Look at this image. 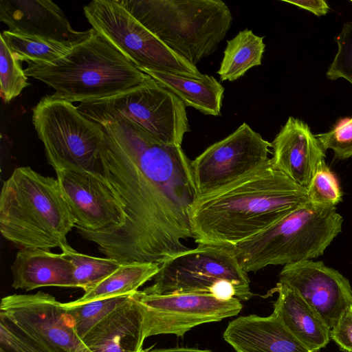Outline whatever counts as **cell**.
I'll return each instance as SVG.
<instances>
[{"mask_svg": "<svg viewBox=\"0 0 352 352\" xmlns=\"http://www.w3.org/2000/svg\"><path fill=\"white\" fill-rule=\"evenodd\" d=\"M61 250L64 257L74 266L75 287L85 292L94 288L121 265L112 258L79 253L69 245L61 248Z\"/></svg>", "mask_w": 352, "mask_h": 352, "instance_id": "cell-26", "label": "cell"}, {"mask_svg": "<svg viewBox=\"0 0 352 352\" xmlns=\"http://www.w3.org/2000/svg\"><path fill=\"white\" fill-rule=\"evenodd\" d=\"M150 294H211L222 300L234 297L248 300L253 296L250 280L232 246L198 244L160 264Z\"/></svg>", "mask_w": 352, "mask_h": 352, "instance_id": "cell-7", "label": "cell"}, {"mask_svg": "<svg viewBox=\"0 0 352 352\" xmlns=\"http://www.w3.org/2000/svg\"><path fill=\"white\" fill-rule=\"evenodd\" d=\"M141 352H213L208 349H199L191 347H173L168 349H142Z\"/></svg>", "mask_w": 352, "mask_h": 352, "instance_id": "cell-35", "label": "cell"}, {"mask_svg": "<svg viewBox=\"0 0 352 352\" xmlns=\"http://www.w3.org/2000/svg\"><path fill=\"white\" fill-rule=\"evenodd\" d=\"M0 352H1V351H0Z\"/></svg>", "mask_w": 352, "mask_h": 352, "instance_id": "cell-37", "label": "cell"}, {"mask_svg": "<svg viewBox=\"0 0 352 352\" xmlns=\"http://www.w3.org/2000/svg\"><path fill=\"white\" fill-rule=\"evenodd\" d=\"M307 201L306 188L273 168L270 160L237 180L197 196L190 213L195 241L234 246Z\"/></svg>", "mask_w": 352, "mask_h": 352, "instance_id": "cell-2", "label": "cell"}, {"mask_svg": "<svg viewBox=\"0 0 352 352\" xmlns=\"http://www.w3.org/2000/svg\"><path fill=\"white\" fill-rule=\"evenodd\" d=\"M272 293L278 296L272 314L309 351L318 352L330 341V328L295 291L278 283Z\"/></svg>", "mask_w": 352, "mask_h": 352, "instance_id": "cell-21", "label": "cell"}, {"mask_svg": "<svg viewBox=\"0 0 352 352\" xmlns=\"http://www.w3.org/2000/svg\"><path fill=\"white\" fill-rule=\"evenodd\" d=\"M283 1L306 10L318 16L327 14L329 10L328 3L324 0H284Z\"/></svg>", "mask_w": 352, "mask_h": 352, "instance_id": "cell-34", "label": "cell"}, {"mask_svg": "<svg viewBox=\"0 0 352 352\" xmlns=\"http://www.w3.org/2000/svg\"><path fill=\"white\" fill-rule=\"evenodd\" d=\"M223 338L236 352H312L272 314L239 316L228 323Z\"/></svg>", "mask_w": 352, "mask_h": 352, "instance_id": "cell-19", "label": "cell"}, {"mask_svg": "<svg viewBox=\"0 0 352 352\" xmlns=\"http://www.w3.org/2000/svg\"><path fill=\"white\" fill-rule=\"evenodd\" d=\"M0 21L8 30L35 35L74 46L94 32L76 31L61 8L52 1L1 0Z\"/></svg>", "mask_w": 352, "mask_h": 352, "instance_id": "cell-16", "label": "cell"}, {"mask_svg": "<svg viewBox=\"0 0 352 352\" xmlns=\"http://www.w3.org/2000/svg\"><path fill=\"white\" fill-rule=\"evenodd\" d=\"M308 201L322 206H336L342 200V192L335 174L325 160L317 167L306 187Z\"/></svg>", "mask_w": 352, "mask_h": 352, "instance_id": "cell-28", "label": "cell"}, {"mask_svg": "<svg viewBox=\"0 0 352 352\" xmlns=\"http://www.w3.org/2000/svg\"><path fill=\"white\" fill-rule=\"evenodd\" d=\"M77 109L100 125L132 122L166 144L181 146L190 131L184 102L152 78L116 95L81 102Z\"/></svg>", "mask_w": 352, "mask_h": 352, "instance_id": "cell-8", "label": "cell"}, {"mask_svg": "<svg viewBox=\"0 0 352 352\" xmlns=\"http://www.w3.org/2000/svg\"><path fill=\"white\" fill-rule=\"evenodd\" d=\"M272 143L248 124L218 141L191 161L198 195L222 188L267 162Z\"/></svg>", "mask_w": 352, "mask_h": 352, "instance_id": "cell-12", "label": "cell"}, {"mask_svg": "<svg viewBox=\"0 0 352 352\" xmlns=\"http://www.w3.org/2000/svg\"><path fill=\"white\" fill-rule=\"evenodd\" d=\"M131 294L95 300L90 302L65 306L74 320L76 333L81 340L94 327L120 305L128 301Z\"/></svg>", "mask_w": 352, "mask_h": 352, "instance_id": "cell-27", "label": "cell"}, {"mask_svg": "<svg viewBox=\"0 0 352 352\" xmlns=\"http://www.w3.org/2000/svg\"><path fill=\"white\" fill-rule=\"evenodd\" d=\"M1 94L4 102L18 96L28 86V76L3 40L0 38Z\"/></svg>", "mask_w": 352, "mask_h": 352, "instance_id": "cell-29", "label": "cell"}, {"mask_svg": "<svg viewBox=\"0 0 352 352\" xmlns=\"http://www.w3.org/2000/svg\"><path fill=\"white\" fill-rule=\"evenodd\" d=\"M335 41L338 50L327 71V78L331 80L344 78L352 84V22L344 23Z\"/></svg>", "mask_w": 352, "mask_h": 352, "instance_id": "cell-31", "label": "cell"}, {"mask_svg": "<svg viewBox=\"0 0 352 352\" xmlns=\"http://www.w3.org/2000/svg\"><path fill=\"white\" fill-rule=\"evenodd\" d=\"M0 38L17 60L27 63H50L67 54L74 47L48 38L8 30L3 31Z\"/></svg>", "mask_w": 352, "mask_h": 352, "instance_id": "cell-25", "label": "cell"}, {"mask_svg": "<svg viewBox=\"0 0 352 352\" xmlns=\"http://www.w3.org/2000/svg\"><path fill=\"white\" fill-rule=\"evenodd\" d=\"M175 54L195 65L213 54L232 16L221 0H119Z\"/></svg>", "mask_w": 352, "mask_h": 352, "instance_id": "cell-5", "label": "cell"}, {"mask_svg": "<svg viewBox=\"0 0 352 352\" xmlns=\"http://www.w3.org/2000/svg\"><path fill=\"white\" fill-rule=\"evenodd\" d=\"M272 148L270 162L273 168L305 188L326 157L309 126L292 116L276 135Z\"/></svg>", "mask_w": 352, "mask_h": 352, "instance_id": "cell-17", "label": "cell"}, {"mask_svg": "<svg viewBox=\"0 0 352 352\" xmlns=\"http://www.w3.org/2000/svg\"><path fill=\"white\" fill-rule=\"evenodd\" d=\"M351 1L352 2V0Z\"/></svg>", "mask_w": 352, "mask_h": 352, "instance_id": "cell-36", "label": "cell"}, {"mask_svg": "<svg viewBox=\"0 0 352 352\" xmlns=\"http://www.w3.org/2000/svg\"><path fill=\"white\" fill-rule=\"evenodd\" d=\"M0 313L54 352H74L80 343L72 316L63 302L47 293L4 296Z\"/></svg>", "mask_w": 352, "mask_h": 352, "instance_id": "cell-14", "label": "cell"}, {"mask_svg": "<svg viewBox=\"0 0 352 352\" xmlns=\"http://www.w3.org/2000/svg\"><path fill=\"white\" fill-rule=\"evenodd\" d=\"M315 136L324 151L331 149L336 158L352 157V116L338 119L329 131Z\"/></svg>", "mask_w": 352, "mask_h": 352, "instance_id": "cell-32", "label": "cell"}, {"mask_svg": "<svg viewBox=\"0 0 352 352\" xmlns=\"http://www.w3.org/2000/svg\"><path fill=\"white\" fill-rule=\"evenodd\" d=\"M24 72L53 88L54 97L72 103L108 98L151 78L94 30L63 56L28 63Z\"/></svg>", "mask_w": 352, "mask_h": 352, "instance_id": "cell-4", "label": "cell"}, {"mask_svg": "<svg viewBox=\"0 0 352 352\" xmlns=\"http://www.w3.org/2000/svg\"><path fill=\"white\" fill-rule=\"evenodd\" d=\"M133 296L143 310L146 338L160 334L181 337L200 324L236 316L243 307L236 297L222 300L205 293L150 294L138 290Z\"/></svg>", "mask_w": 352, "mask_h": 352, "instance_id": "cell-11", "label": "cell"}, {"mask_svg": "<svg viewBox=\"0 0 352 352\" xmlns=\"http://www.w3.org/2000/svg\"><path fill=\"white\" fill-rule=\"evenodd\" d=\"M92 28L138 69L201 78L195 65L175 54L139 22L119 0H94L84 6Z\"/></svg>", "mask_w": 352, "mask_h": 352, "instance_id": "cell-10", "label": "cell"}, {"mask_svg": "<svg viewBox=\"0 0 352 352\" xmlns=\"http://www.w3.org/2000/svg\"><path fill=\"white\" fill-rule=\"evenodd\" d=\"M0 351L54 352L0 313Z\"/></svg>", "mask_w": 352, "mask_h": 352, "instance_id": "cell-30", "label": "cell"}, {"mask_svg": "<svg viewBox=\"0 0 352 352\" xmlns=\"http://www.w3.org/2000/svg\"><path fill=\"white\" fill-rule=\"evenodd\" d=\"M265 45L263 37L251 30L240 31L227 41L224 55L217 72L221 80L234 81L243 76L250 69L262 63Z\"/></svg>", "mask_w": 352, "mask_h": 352, "instance_id": "cell-24", "label": "cell"}, {"mask_svg": "<svg viewBox=\"0 0 352 352\" xmlns=\"http://www.w3.org/2000/svg\"><path fill=\"white\" fill-rule=\"evenodd\" d=\"M32 123L55 170L101 172L102 125L83 116L72 102L43 97L32 110Z\"/></svg>", "mask_w": 352, "mask_h": 352, "instance_id": "cell-9", "label": "cell"}, {"mask_svg": "<svg viewBox=\"0 0 352 352\" xmlns=\"http://www.w3.org/2000/svg\"><path fill=\"white\" fill-rule=\"evenodd\" d=\"M330 339L344 352H352V305L341 314L330 329Z\"/></svg>", "mask_w": 352, "mask_h": 352, "instance_id": "cell-33", "label": "cell"}, {"mask_svg": "<svg viewBox=\"0 0 352 352\" xmlns=\"http://www.w3.org/2000/svg\"><path fill=\"white\" fill-rule=\"evenodd\" d=\"M342 217L336 206L307 201L265 230L234 246L240 265L248 272L269 265H286L322 256L342 232Z\"/></svg>", "mask_w": 352, "mask_h": 352, "instance_id": "cell-6", "label": "cell"}, {"mask_svg": "<svg viewBox=\"0 0 352 352\" xmlns=\"http://www.w3.org/2000/svg\"><path fill=\"white\" fill-rule=\"evenodd\" d=\"M100 173L125 221L102 234L79 232L121 265L162 264L188 250L190 213L198 196L191 160L181 146L164 144L129 120L102 125Z\"/></svg>", "mask_w": 352, "mask_h": 352, "instance_id": "cell-1", "label": "cell"}, {"mask_svg": "<svg viewBox=\"0 0 352 352\" xmlns=\"http://www.w3.org/2000/svg\"><path fill=\"white\" fill-rule=\"evenodd\" d=\"M139 70L173 93L186 107L206 115L221 114L224 88L213 76L204 74L201 78H195L147 69Z\"/></svg>", "mask_w": 352, "mask_h": 352, "instance_id": "cell-22", "label": "cell"}, {"mask_svg": "<svg viewBox=\"0 0 352 352\" xmlns=\"http://www.w3.org/2000/svg\"><path fill=\"white\" fill-rule=\"evenodd\" d=\"M74 222L57 179L30 166L14 169L0 194V232L23 248H63Z\"/></svg>", "mask_w": 352, "mask_h": 352, "instance_id": "cell-3", "label": "cell"}, {"mask_svg": "<svg viewBox=\"0 0 352 352\" xmlns=\"http://www.w3.org/2000/svg\"><path fill=\"white\" fill-rule=\"evenodd\" d=\"M160 265L152 263L121 265L94 288L85 292L77 300L63 303L65 306H74L95 300L133 294L155 276Z\"/></svg>", "mask_w": 352, "mask_h": 352, "instance_id": "cell-23", "label": "cell"}, {"mask_svg": "<svg viewBox=\"0 0 352 352\" xmlns=\"http://www.w3.org/2000/svg\"><path fill=\"white\" fill-rule=\"evenodd\" d=\"M279 283L298 293L331 329L352 305V287L339 271L322 261H302L284 265Z\"/></svg>", "mask_w": 352, "mask_h": 352, "instance_id": "cell-15", "label": "cell"}, {"mask_svg": "<svg viewBox=\"0 0 352 352\" xmlns=\"http://www.w3.org/2000/svg\"><path fill=\"white\" fill-rule=\"evenodd\" d=\"M12 287L30 291L43 287H76L74 266L63 254L49 250L23 248L10 267Z\"/></svg>", "mask_w": 352, "mask_h": 352, "instance_id": "cell-20", "label": "cell"}, {"mask_svg": "<svg viewBox=\"0 0 352 352\" xmlns=\"http://www.w3.org/2000/svg\"><path fill=\"white\" fill-rule=\"evenodd\" d=\"M145 339L143 310L132 295L94 327L74 352H141Z\"/></svg>", "mask_w": 352, "mask_h": 352, "instance_id": "cell-18", "label": "cell"}, {"mask_svg": "<svg viewBox=\"0 0 352 352\" xmlns=\"http://www.w3.org/2000/svg\"><path fill=\"white\" fill-rule=\"evenodd\" d=\"M56 173L78 232L102 234L124 223L122 206L101 173L72 169Z\"/></svg>", "mask_w": 352, "mask_h": 352, "instance_id": "cell-13", "label": "cell"}]
</instances>
